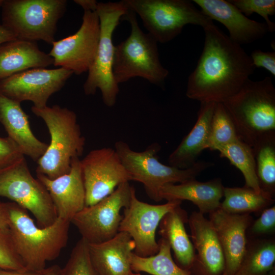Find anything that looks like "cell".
Masks as SVG:
<instances>
[{
    "instance_id": "1",
    "label": "cell",
    "mask_w": 275,
    "mask_h": 275,
    "mask_svg": "<svg viewBox=\"0 0 275 275\" xmlns=\"http://www.w3.org/2000/svg\"><path fill=\"white\" fill-rule=\"evenodd\" d=\"M203 29V49L188 78L186 95L200 102H223L241 89L255 68L250 55L213 23Z\"/></svg>"
},
{
    "instance_id": "2",
    "label": "cell",
    "mask_w": 275,
    "mask_h": 275,
    "mask_svg": "<svg viewBox=\"0 0 275 275\" xmlns=\"http://www.w3.org/2000/svg\"><path fill=\"white\" fill-rule=\"evenodd\" d=\"M7 204L8 229L25 268L44 270L46 263L57 259L67 245L70 222L58 217L52 224L40 227L25 209L13 202Z\"/></svg>"
},
{
    "instance_id": "3",
    "label": "cell",
    "mask_w": 275,
    "mask_h": 275,
    "mask_svg": "<svg viewBox=\"0 0 275 275\" xmlns=\"http://www.w3.org/2000/svg\"><path fill=\"white\" fill-rule=\"evenodd\" d=\"M222 103L238 138L252 147L261 139L275 135V88L271 77L257 81L249 78Z\"/></svg>"
},
{
    "instance_id": "4",
    "label": "cell",
    "mask_w": 275,
    "mask_h": 275,
    "mask_svg": "<svg viewBox=\"0 0 275 275\" xmlns=\"http://www.w3.org/2000/svg\"><path fill=\"white\" fill-rule=\"evenodd\" d=\"M45 122L50 138L44 154L37 160V174L55 179L68 173L71 163L82 155L86 143L75 113L58 105L31 107Z\"/></svg>"
},
{
    "instance_id": "5",
    "label": "cell",
    "mask_w": 275,
    "mask_h": 275,
    "mask_svg": "<svg viewBox=\"0 0 275 275\" xmlns=\"http://www.w3.org/2000/svg\"><path fill=\"white\" fill-rule=\"evenodd\" d=\"M131 26L129 36L115 46L113 67L115 80L119 85L140 77L162 87L169 71L161 64L157 41L144 33L139 25L136 14L131 10L122 18Z\"/></svg>"
},
{
    "instance_id": "6",
    "label": "cell",
    "mask_w": 275,
    "mask_h": 275,
    "mask_svg": "<svg viewBox=\"0 0 275 275\" xmlns=\"http://www.w3.org/2000/svg\"><path fill=\"white\" fill-rule=\"evenodd\" d=\"M114 149L129 174L130 181L142 183L147 196L155 202L162 200L159 194L165 185L196 179L201 172L213 165L212 162L199 161L189 168L181 169L164 164L158 160L157 153L161 147L157 143L151 144L143 151L137 152L127 143L119 141L116 142Z\"/></svg>"
},
{
    "instance_id": "7",
    "label": "cell",
    "mask_w": 275,
    "mask_h": 275,
    "mask_svg": "<svg viewBox=\"0 0 275 275\" xmlns=\"http://www.w3.org/2000/svg\"><path fill=\"white\" fill-rule=\"evenodd\" d=\"M128 10L124 1H121L98 2L96 11L99 19L100 37L96 53L88 71L83 89L87 95H94L99 89L104 104L108 107L115 104L119 92L113 71L115 46L113 35Z\"/></svg>"
},
{
    "instance_id": "8",
    "label": "cell",
    "mask_w": 275,
    "mask_h": 275,
    "mask_svg": "<svg viewBox=\"0 0 275 275\" xmlns=\"http://www.w3.org/2000/svg\"><path fill=\"white\" fill-rule=\"evenodd\" d=\"M67 4L66 0H5L2 25L17 39L52 45Z\"/></svg>"
},
{
    "instance_id": "9",
    "label": "cell",
    "mask_w": 275,
    "mask_h": 275,
    "mask_svg": "<svg viewBox=\"0 0 275 275\" xmlns=\"http://www.w3.org/2000/svg\"><path fill=\"white\" fill-rule=\"evenodd\" d=\"M137 14L157 42L167 43L179 35L187 24L203 28L213 20L187 0H123Z\"/></svg>"
},
{
    "instance_id": "10",
    "label": "cell",
    "mask_w": 275,
    "mask_h": 275,
    "mask_svg": "<svg viewBox=\"0 0 275 275\" xmlns=\"http://www.w3.org/2000/svg\"><path fill=\"white\" fill-rule=\"evenodd\" d=\"M0 197L31 212L40 227L52 224L58 217L48 191L33 176L24 157L0 170Z\"/></svg>"
},
{
    "instance_id": "11",
    "label": "cell",
    "mask_w": 275,
    "mask_h": 275,
    "mask_svg": "<svg viewBox=\"0 0 275 275\" xmlns=\"http://www.w3.org/2000/svg\"><path fill=\"white\" fill-rule=\"evenodd\" d=\"M134 191L129 182L120 184L106 197L85 207L72 218L71 223L88 243H98L112 239L119 232L122 218L120 211L128 206Z\"/></svg>"
},
{
    "instance_id": "12",
    "label": "cell",
    "mask_w": 275,
    "mask_h": 275,
    "mask_svg": "<svg viewBox=\"0 0 275 275\" xmlns=\"http://www.w3.org/2000/svg\"><path fill=\"white\" fill-rule=\"evenodd\" d=\"M86 193L85 207L111 194L130 177L115 149L104 147L90 151L80 160Z\"/></svg>"
},
{
    "instance_id": "13",
    "label": "cell",
    "mask_w": 275,
    "mask_h": 275,
    "mask_svg": "<svg viewBox=\"0 0 275 275\" xmlns=\"http://www.w3.org/2000/svg\"><path fill=\"white\" fill-rule=\"evenodd\" d=\"M77 31L52 44L49 55L53 65L76 75L88 72L94 60L100 37V23L96 11H84Z\"/></svg>"
},
{
    "instance_id": "14",
    "label": "cell",
    "mask_w": 275,
    "mask_h": 275,
    "mask_svg": "<svg viewBox=\"0 0 275 275\" xmlns=\"http://www.w3.org/2000/svg\"><path fill=\"white\" fill-rule=\"evenodd\" d=\"M179 200L168 201L159 205H152L139 200L133 193L130 202L123 209L119 232H126L135 244L134 253L147 257L155 255L159 245L155 233L163 216L181 205Z\"/></svg>"
},
{
    "instance_id": "15",
    "label": "cell",
    "mask_w": 275,
    "mask_h": 275,
    "mask_svg": "<svg viewBox=\"0 0 275 275\" xmlns=\"http://www.w3.org/2000/svg\"><path fill=\"white\" fill-rule=\"evenodd\" d=\"M73 74L62 67L28 69L0 80V93L17 102L30 101L33 106L43 108Z\"/></svg>"
},
{
    "instance_id": "16",
    "label": "cell",
    "mask_w": 275,
    "mask_h": 275,
    "mask_svg": "<svg viewBox=\"0 0 275 275\" xmlns=\"http://www.w3.org/2000/svg\"><path fill=\"white\" fill-rule=\"evenodd\" d=\"M222 246L225 260L223 275H235L245 253L247 231L252 222L250 214H233L220 208L209 213Z\"/></svg>"
},
{
    "instance_id": "17",
    "label": "cell",
    "mask_w": 275,
    "mask_h": 275,
    "mask_svg": "<svg viewBox=\"0 0 275 275\" xmlns=\"http://www.w3.org/2000/svg\"><path fill=\"white\" fill-rule=\"evenodd\" d=\"M195 258L191 275H223L225 260L215 230L204 214L193 212L188 219Z\"/></svg>"
},
{
    "instance_id": "18",
    "label": "cell",
    "mask_w": 275,
    "mask_h": 275,
    "mask_svg": "<svg viewBox=\"0 0 275 275\" xmlns=\"http://www.w3.org/2000/svg\"><path fill=\"white\" fill-rule=\"evenodd\" d=\"M48 191L58 217L70 221L85 207L86 193L80 158L74 159L70 172L55 179L37 174Z\"/></svg>"
},
{
    "instance_id": "19",
    "label": "cell",
    "mask_w": 275,
    "mask_h": 275,
    "mask_svg": "<svg viewBox=\"0 0 275 275\" xmlns=\"http://www.w3.org/2000/svg\"><path fill=\"white\" fill-rule=\"evenodd\" d=\"M203 13L212 20L222 23L228 30L230 40L241 45L263 38L268 32L265 23L245 16L229 1L194 0Z\"/></svg>"
},
{
    "instance_id": "20",
    "label": "cell",
    "mask_w": 275,
    "mask_h": 275,
    "mask_svg": "<svg viewBox=\"0 0 275 275\" xmlns=\"http://www.w3.org/2000/svg\"><path fill=\"white\" fill-rule=\"evenodd\" d=\"M20 104L0 93V123L8 137L19 147L23 155L37 162L45 152L48 144L34 135L29 116Z\"/></svg>"
},
{
    "instance_id": "21",
    "label": "cell",
    "mask_w": 275,
    "mask_h": 275,
    "mask_svg": "<svg viewBox=\"0 0 275 275\" xmlns=\"http://www.w3.org/2000/svg\"><path fill=\"white\" fill-rule=\"evenodd\" d=\"M135 248L134 241L125 232L104 242L88 243L90 261L99 275H129Z\"/></svg>"
},
{
    "instance_id": "22",
    "label": "cell",
    "mask_w": 275,
    "mask_h": 275,
    "mask_svg": "<svg viewBox=\"0 0 275 275\" xmlns=\"http://www.w3.org/2000/svg\"><path fill=\"white\" fill-rule=\"evenodd\" d=\"M216 103L201 102L197 120L168 158L169 166L181 169L193 166L205 149H208L210 123Z\"/></svg>"
},
{
    "instance_id": "23",
    "label": "cell",
    "mask_w": 275,
    "mask_h": 275,
    "mask_svg": "<svg viewBox=\"0 0 275 275\" xmlns=\"http://www.w3.org/2000/svg\"><path fill=\"white\" fill-rule=\"evenodd\" d=\"M224 188L219 178L206 182L193 179L178 184H167L161 188L159 195L162 200L191 201L200 212L209 214L219 208Z\"/></svg>"
},
{
    "instance_id": "24",
    "label": "cell",
    "mask_w": 275,
    "mask_h": 275,
    "mask_svg": "<svg viewBox=\"0 0 275 275\" xmlns=\"http://www.w3.org/2000/svg\"><path fill=\"white\" fill-rule=\"evenodd\" d=\"M53 63V59L40 50L36 42L16 39L0 44V80Z\"/></svg>"
},
{
    "instance_id": "25",
    "label": "cell",
    "mask_w": 275,
    "mask_h": 275,
    "mask_svg": "<svg viewBox=\"0 0 275 275\" xmlns=\"http://www.w3.org/2000/svg\"><path fill=\"white\" fill-rule=\"evenodd\" d=\"M188 219L187 212L180 205L163 216L158 227L161 238L167 241L173 252L175 262L190 271L196 253L185 228Z\"/></svg>"
},
{
    "instance_id": "26",
    "label": "cell",
    "mask_w": 275,
    "mask_h": 275,
    "mask_svg": "<svg viewBox=\"0 0 275 275\" xmlns=\"http://www.w3.org/2000/svg\"><path fill=\"white\" fill-rule=\"evenodd\" d=\"M274 262V240L252 239L248 240L245 254L235 275H269Z\"/></svg>"
},
{
    "instance_id": "27",
    "label": "cell",
    "mask_w": 275,
    "mask_h": 275,
    "mask_svg": "<svg viewBox=\"0 0 275 275\" xmlns=\"http://www.w3.org/2000/svg\"><path fill=\"white\" fill-rule=\"evenodd\" d=\"M225 199L219 208L233 214H250L262 211L274 202L272 196L263 191L259 193L245 186L224 188Z\"/></svg>"
},
{
    "instance_id": "28",
    "label": "cell",
    "mask_w": 275,
    "mask_h": 275,
    "mask_svg": "<svg viewBox=\"0 0 275 275\" xmlns=\"http://www.w3.org/2000/svg\"><path fill=\"white\" fill-rule=\"evenodd\" d=\"M159 250L154 255L142 257L134 252L130 258L131 270L145 272L152 275H191L189 271L180 267L174 260L169 243L162 238L158 241Z\"/></svg>"
},
{
    "instance_id": "29",
    "label": "cell",
    "mask_w": 275,
    "mask_h": 275,
    "mask_svg": "<svg viewBox=\"0 0 275 275\" xmlns=\"http://www.w3.org/2000/svg\"><path fill=\"white\" fill-rule=\"evenodd\" d=\"M217 151L220 157L227 158L241 171L245 180L244 186L259 193L263 191L257 176L254 152L251 146L238 139Z\"/></svg>"
},
{
    "instance_id": "30",
    "label": "cell",
    "mask_w": 275,
    "mask_h": 275,
    "mask_svg": "<svg viewBox=\"0 0 275 275\" xmlns=\"http://www.w3.org/2000/svg\"><path fill=\"white\" fill-rule=\"evenodd\" d=\"M256 174L261 190L274 197L275 135L263 138L253 147Z\"/></svg>"
},
{
    "instance_id": "31",
    "label": "cell",
    "mask_w": 275,
    "mask_h": 275,
    "mask_svg": "<svg viewBox=\"0 0 275 275\" xmlns=\"http://www.w3.org/2000/svg\"><path fill=\"white\" fill-rule=\"evenodd\" d=\"M238 139L229 114L222 102L216 103L210 123L208 149L217 151Z\"/></svg>"
},
{
    "instance_id": "32",
    "label": "cell",
    "mask_w": 275,
    "mask_h": 275,
    "mask_svg": "<svg viewBox=\"0 0 275 275\" xmlns=\"http://www.w3.org/2000/svg\"><path fill=\"white\" fill-rule=\"evenodd\" d=\"M60 275H99L90 261L88 243L81 238L73 248Z\"/></svg>"
},
{
    "instance_id": "33",
    "label": "cell",
    "mask_w": 275,
    "mask_h": 275,
    "mask_svg": "<svg viewBox=\"0 0 275 275\" xmlns=\"http://www.w3.org/2000/svg\"><path fill=\"white\" fill-rule=\"evenodd\" d=\"M237 7L245 16H251L256 13L262 16L265 21L268 32L275 30V24L269 18V16L275 14L274 0H229Z\"/></svg>"
},
{
    "instance_id": "34",
    "label": "cell",
    "mask_w": 275,
    "mask_h": 275,
    "mask_svg": "<svg viewBox=\"0 0 275 275\" xmlns=\"http://www.w3.org/2000/svg\"><path fill=\"white\" fill-rule=\"evenodd\" d=\"M0 269H26L15 249L9 229H0Z\"/></svg>"
},
{
    "instance_id": "35",
    "label": "cell",
    "mask_w": 275,
    "mask_h": 275,
    "mask_svg": "<svg viewBox=\"0 0 275 275\" xmlns=\"http://www.w3.org/2000/svg\"><path fill=\"white\" fill-rule=\"evenodd\" d=\"M275 229V207H269L263 210L261 215L252 222L248 229L253 239L268 235Z\"/></svg>"
},
{
    "instance_id": "36",
    "label": "cell",
    "mask_w": 275,
    "mask_h": 275,
    "mask_svg": "<svg viewBox=\"0 0 275 275\" xmlns=\"http://www.w3.org/2000/svg\"><path fill=\"white\" fill-rule=\"evenodd\" d=\"M24 157L20 149L11 139L0 136V170Z\"/></svg>"
},
{
    "instance_id": "37",
    "label": "cell",
    "mask_w": 275,
    "mask_h": 275,
    "mask_svg": "<svg viewBox=\"0 0 275 275\" xmlns=\"http://www.w3.org/2000/svg\"><path fill=\"white\" fill-rule=\"evenodd\" d=\"M255 68H263L275 76V52L253 51L250 56Z\"/></svg>"
},
{
    "instance_id": "38",
    "label": "cell",
    "mask_w": 275,
    "mask_h": 275,
    "mask_svg": "<svg viewBox=\"0 0 275 275\" xmlns=\"http://www.w3.org/2000/svg\"><path fill=\"white\" fill-rule=\"evenodd\" d=\"M9 213L7 203L0 202V229L9 228Z\"/></svg>"
},
{
    "instance_id": "39",
    "label": "cell",
    "mask_w": 275,
    "mask_h": 275,
    "mask_svg": "<svg viewBox=\"0 0 275 275\" xmlns=\"http://www.w3.org/2000/svg\"><path fill=\"white\" fill-rule=\"evenodd\" d=\"M44 270L41 271H35L28 269L11 270L0 269V275H42Z\"/></svg>"
},
{
    "instance_id": "40",
    "label": "cell",
    "mask_w": 275,
    "mask_h": 275,
    "mask_svg": "<svg viewBox=\"0 0 275 275\" xmlns=\"http://www.w3.org/2000/svg\"><path fill=\"white\" fill-rule=\"evenodd\" d=\"M74 2L81 7L84 11H96L98 3L95 0H74Z\"/></svg>"
},
{
    "instance_id": "41",
    "label": "cell",
    "mask_w": 275,
    "mask_h": 275,
    "mask_svg": "<svg viewBox=\"0 0 275 275\" xmlns=\"http://www.w3.org/2000/svg\"><path fill=\"white\" fill-rule=\"evenodd\" d=\"M17 39L14 34L3 25H0V44Z\"/></svg>"
},
{
    "instance_id": "42",
    "label": "cell",
    "mask_w": 275,
    "mask_h": 275,
    "mask_svg": "<svg viewBox=\"0 0 275 275\" xmlns=\"http://www.w3.org/2000/svg\"><path fill=\"white\" fill-rule=\"evenodd\" d=\"M61 267L57 265H54L46 268L42 275H60Z\"/></svg>"
},
{
    "instance_id": "43",
    "label": "cell",
    "mask_w": 275,
    "mask_h": 275,
    "mask_svg": "<svg viewBox=\"0 0 275 275\" xmlns=\"http://www.w3.org/2000/svg\"><path fill=\"white\" fill-rule=\"evenodd\" d=\"M129 275H142L139 272H131Z\"/></svg>"
},
{
    "instance_id": "44",
    "label": "cell",
    "mask_w": 275,
    "mask_h": 275,
    "mask_svg": "<svg viewBox=\"0 0 275 275\" xmlns=\"http://www.w3.org/2000/svg\"><path fill=\"white\" fill-rule=\"evenodd\" d=\"M4 1L5 0H0V8L2 7V6H3V4L4 3Z\"/></svg>"
}]
</instances>
